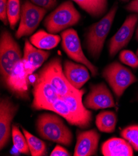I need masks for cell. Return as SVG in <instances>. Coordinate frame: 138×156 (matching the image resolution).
Masks as SVG:
<instances>
[{
  "label": "cell",
  "instance_id": "obj_14",
  "mask_svg": "<svg viewBox=\"0 0 138 156\" xmlns=\"http://www.w3.org/2000/svg\"><path fill=\"white\" fill-rule=\"evenodd\" d=\"M84 104L86 108L94 110L115 106L113 95L103 83L90 86V91L84 100Z\"/></svg>",
  "mask_w": 138,
  "mask_h": 156
},
{
  "label": "cell",
  "instance_id": "obj_33",
  "mask_svg": "<svg viewBox=\"0 0 138 156\" xmlns=\"http://www.w3.org/2000/svg\"><path fill=\"white\" fill-rule=\"evenodd\" d=\"M136 39L137 41H138V28L136 30Z\"/></svg>",
  "mask_w": 138,
  "mask_h": 156
},
{
  "label": "cell",
  "instance_id": "obj_13",
  "mask_svg": "<svg viewBox=\"0 0 138 156\" xmlns=\"http://www.w3.org/2000/svg\"><path fill=\"white\" fill-rule=\"evenodd\" d=\"M138 21V14H130L126 18L116 33L111 38L109 44V55L113 57L130 41Z\"/></svg>",
  "mask_w": 138,
  "mask_h": 156
},
{
  "label": "cell",
  "instance_id": "obj_26",
  "mask_svg": "<svg viewBox=\"0 0 138 156\" xmlns=\"http://www.w3.org/2000/svg\"><path fill=\"white\" fill-rule=\"evenodd\" d=\"M121 137L130 143L134 150L138 151V125L128 126L121 130Z\"/></svg>",
  "mask_w": 138,
  "mask_h": 156
},
{
  "label": "cell",
  "instance_id": "obj_19",
  "mask_svg": "<svg viewBox=\"0 0 138 156\" xmlns=\"http://www.w3.org/2000/svg\"><path fill=\"white\" fill-rule=\"evenodd\" d=\"M61 41L59 36L40 30L31 36L30 42L37 48L44 50L52 49L58 45Z\"/></svg>",
  "mask_w": 138,
  "mask_h": 156
},
{
  "label": "cell",
  "instance_id": "obj_22",
  "mask_svg": "<svg viewBox=\"0 0 138 156\" xmlns=\"http://www.w3.org/2000/svg\"><path fill=\"white\" fill-rule=\"evenodd\" d=\"M50 111L62 116L71 125L78 126V122L71 114L66 103L60 97L52 104Z\"/></svg>",
  "mask_w": 138,
  "mask_h": 156
},
{
  "label": "cell",
  "instance_id": "obj_18",
  "mask_svg": "<svg viewBox=\"0 0 138 156\" xmlns=\"http://www.w3.org/2000/svg\"><path fill=\"white\" fill-rule=\"evenodd\" d=\"M102 154L104 156H132V146L125 139L113 137L107 140L102 146Z\"/></svg>",
  "mask_w": 138,
  "mask_h": 156
},
{
  "label": "cell",
  "instance_id": "obj_16",
  "mask_svg": "<svg viewBox=\"0 0 138 156\" xmlns=\"http://www.w3.org/2000/svg\"><path fill=\"white\" fill-rule=\"evenodd\" d=\"M50 52L37 49L28 40L25 42L22 61L25 69L30 76L40 67L50 55Z\"/></svg>",
  "mask_w": 138,
  "mask_h": 156
},
{
  "label": "cell",
  "instance_id": "obj_25",
  "mask_svg": "<svg viewBox=\"0 0 138 156\" xmlns=\"http://www.w3.org/2000/svg\"><path fill=\"white\" fill-rule=\"evenodd\" d=\"M21 8L19 0H8L7 15L8 23L12 29L16 27L21 18Z\"/></svg>",
  "mask_w": 138,
  "mask_h": 156
},
{
  "label": "cell",
  "instance_id": "obj_30",
  "mask_svg": "<svg viewBox=\"0 0 138 156\" xmlns=\"http://www.w3.org/2000/svg\"><path fill=\"white\" fill-rule=\"evenodd\" d=\"M51 156H69V152L64 147L57 145L50 154Z\"/></svg>",
  "mask_w": 138,
  "mask_h": 156
},
{
  "label": "cell",
  "instance_id": "obj_5",
  "mask_svg": "<svg viewBox=\"0 0 138 156\" xmlns=\"http://www.w3.org/2000/svg\"><path fill=\"white\" fill-rule=\"evenodd\" d=\"M102 76L109 83L117 98L132 84L138 81L133 72L117 62L107 66L102 72Z\"/></svg>",
  "mask_w": 138,
  "mask_h": 156
},
{
  "label": "cell",
  "instance_id": "obj_1",
  "mask_svg": "<svg viewBox=\"0 0 138 156\" xmlns=\"http://www.w3.org/2000/svg\"><path fill=\"white\" fill-rule=\"evenodd\" d=\"M36 129L43 139L70 146L72 142V134L70 129L59 116L43 113L36 121Z\"/></svg>",
  "mask_w": 138,
  "mask_h": 156
},
{
  "label": "cell",
  "instance_id": "obj_28",
  "mask_svg": "<svg viewBox=\"0 0 138 156\" xmlns=\"http://www.w3.org/2000/svg\"><path fill=\"white\" fill-rule=\"evenodd\" d=\"M34 4L46 9H50L57 5V0H30Z\"/></svg>",
  "mask_w": 138,
  "mask_h": 156
},
{
  "label": "cell",
  "instance_id": "obj_29",
  "mask_svg": "<svg viewBox=\"0 0 138 156\" xmlns=\"http://www.w3.org/2000/svg\"><path fill=\"white\" fill-rule=\"evenodd\" d=\"M8 0H0V20L5 24L8 23L7 9Z\"/></svg>",
  "mask_w": 138,
  "mask_h": 156
},
{
  "label": "cell",
  "instance_id": "obj_9",
  "mask_svg": "<svg viewBox=\"0 0 138 156\" xmlns=\"http://www.w3.org/2000/svg\"><path fill=\"white\" fill-rule=\"evenodd\" d=\"M34 100L32 107L35 110H49L59 97L55 89L45 79L37 76L33 85Z\"/></svg>",
  "mask_w": 138,
  "mask_h": 156
},
{
  "label": "cell",
  "instance_id": "obj_3",
  "mask_svg": "<svg viewBox=\"0 0 138 156\" xmlns=\"http://www.w3.org/2000/svg\"><path fill=\"white\" fill-rule=\"evenodd\" d=\"M22 59L19 45L7 30H3L0 38V73L3 83L17 63Z\"/></svg>",
  "mask_w": 138,
  "mask_h": 156
},
{
  "label": "cell",
  "instance_id": "obj_7",
  "mask_svg": "<svg viewBox=\"0 0 138 156\" xmlns=\"http://www.w3.org/2000/svg\"><path fill=\"white\" fill-rule=\"evenodd\" d=\"M47 12V9L25 0L21 6V21L16 33V37L20 39L24 36L31 35Z\"/></svg>",
  "mask_w": 138,
  "mask_h": 156
},
{
  "label": "cell",
  "instance_id": "obj_17",
  "mask_svg": "<svg viewBox=\"0 0 138 156\" xmlns=\"http://www.w3.org/2000/svg\"><path fill=\"white\" fill-rule=\"evenodd\" d=\"M63 71L68 81L76 89H80L90 79V74L86 66L69 60L65 62Z\"/></svg>",
  "mask_w": 138,
  "mask_h": 156
},
{
  "label": "cell",
  "instance_id": "obj_23",
  "mask_svg": "<svg viewBox=\"0 0 138 156\" xmlns=\"http://www.w3.org/2000/svg\"><path fill=\"white\" fill-rule=\"evenodd\" d=\"M79 6L93 17H99L106 11L97 0H73Z\"/></svg>",
  "mask_w": 138,
  "mask_h": 156
},
{
  "label": "cell",
  "instance_id": "obj_27",
  "mask_svg": "<svg viewBox=\"0 0 138 156\" xmlns=\"http://www.w3.org/2000/svg\"><path fill=\"white\" fill-rule=\"evenodd\" d=\"M122 63L133 68H138V56L130 50L122 51L119 56Z\"/></svg>",
  "mask_w": 138,
  "mask_h": 156
},
{
  "label": "cell",
  "instance_id": "obj_2",
  "mask_svg": "<svg viewBox=\"0 0 138 156\" xmlns=\"http://www.w3.org/2000/svg\"><path fill=\"white\" fill-rule=\"evenodd\" d=\"M118 6L116 3L103 18L89 27L86 34V44L87 50L92 57L97 59L100 57L115 17Z\"/></svg>",
  "mask_w": 138,
  "mask_h": 156
},
{
  "label": "cell",
  "instance_id": "obj_11",
  "mask_svg": "<svg viewBox=\"0 0 138 156\" xmlns=\"http://www.w3.org/2000/svg\"><path fill=\"white\" fill-rule=\"evenodd\" d=\"M85 93V90H78L69 95L60 97L67 104L71 114L78 122V127L85 129L90 126L93 115L87 110L82 103V98Z\"/></svg>",
  "mask_w": 138,
  "mask_h": 156
},
{
  "label": "cell",
  "instance_id": "obj_24",
  "mask_svg": "<svg viewBox=\"0 0 138 156\" xmlns=\"http://www.w3.org/2000/svg\"><path fill=\"white\" fill-rule=\"evenodd\" d=\"M11 136L14 146L19 152L27 155L30 153L25 136L21 133L19 128L15 124L12 126Z\"/></svg>",
  "mask_w": 138,
  "mask_h": 156
},
{
  "label": "cell",
  "instance_id": "obj_31",
  "mask_svg": "<svg viewBox=\"0 0 138 156\" xmlns=\"http://www.w3.org/2000/svg\"><path fill=\"white\" fill-rule=\"evenodd\" d=\"M126 9L128 11L138 13V0H133L126 6Z\"/></svg>",
  "mask_w": 138,
  "mask_h": 156
},
{
  "label": "cell",
  "instance_id": "obj_34",
  "mask_svg": "<svg viewBox=\"0 0 138 156\" xmlns=\"http://www.w3.org/2000/svg\"><path fill=\"white\" fill-rule=\"evenodd\" d=\"M122 2H128V0H121Z\"/></svg>",
  "mask_w": 138,
  "mask_h": 156
},
{
  "label": "cell",
  "instance_id": "obj_32",
  "mask_svg": "<svg viewBox=\"0 0 138 156\" xmlns=\"http://www.w3.org/2000/svg\"><path fill=\"white\" fill-rule=\"evenodd\" d=\"M98 2L105 9L106 8L107 5V0H97Z\"/></svg>",
  "mask_w": 138,
  "mask_h": 156
},
{
  "label": "cell",
  "instance_id": "obj_21",
  "mask_svg": "<svg viewBox=\"0 0 138 156\" xmlns=\"http://www.w3.org/2000/svg\"><path fill=\"white\" fill-rule=\"evenodd\" d=\"M22 131L26 137L27 141L30 149V154L32 156H43L47 154V147L45 143L30 134L25 129L22 128Z\"/></svg>",
  "mask_w": 138,
  "mask_h": 156
},
{
  "label": "cell",
  "instance_id": "obj_6",
  "mask_svg": "<svg viewBox=\"0 0 138 156\" xmlns=\"http://www.w3.org/2000/svg\"><path fill=\"white\" fill-rule=\"evenodd\" d=\"M39 76L48 82L57 91L59 97H64L77 91L72 87L64 73L61 59L58 57L52 59L38 73Z\"/></svg>",
  "mask_w": 138,
  "mask_h": 156
},
{
  "label": "cell",
  "instance_id": "obj_10",
  "mask_svg": "<svg viewBox=\"0 0 138 156\" xmlns=\"http://www.w3.org/2000/svg\"><path fill=\"white\" fill-rule=\"evenodd\" d=\"M29 75L27 73L22 59L16 64L12 71L4 83V85L18 98L27 100L29 96L28 79Z\"/></svg>",
  "mask_w": 138,
  "mask_h": 156
},
{
  "label": "cell",
  "instance_id": "obj_35",
  "mask_svg": "<svg viewBox=\"0 0 138 156\" xmlns=\"http://www.w3.org/2000/svg\"><path fill=\"white\" fill-rule=\"evenodd\" d=\"M136 55L138 56V49H137V51H136Z\"/></svg>",
  "mask_w": 138,
  "mask_h": 156
},
{
  "label": "cell",
  "instance_id": "obj_8",
  "mask_svg": "<svg viewBox=\"0 0 138 156\" xmlns=\"http://www.w3.org/2000/svg\"><path fill=\"white\" fill-rule=\"evenodd\" d=\"M61 39L62 48L66 54L73 60L86 66L93 76H96L98 69L85 56L77 32L73 29H66L61 33Z\"/></svg>",
  "mask_w": 138,
  "mask_h": 156
},
{
  "label": "cell",
  "instance_id": "obj_4",
  "mask_svg": "<svg viewBox=\"0 0 138 156\" xmlns=\"http://www.w3.org/2000/svg\"><path fill=\"white\" fill-rule=\"evenodd\" d=\"M81 14L70 1L61 4L44 21V26L51 34L58 33L78 24Z\"/></svg>",
  "mask_w": 138,
  "mask_h": 156
},
{
  "label": "cell",
  "instance_id": "obj_15",
  "mask_svg": "<svg viewBox=\"0 0 138 156\" xmlns=\"http://www.w3.org/2000/svg\"><path fill=\"white\" fill-rule=\"evenodd\" d=\"M100 134L96 129L77 133L74 156H90L97 154Z\"/></svg>",
  "mask_w": 138,
  "mask_h": 156
},
{
  "label": "cell",
  "instance_id": "obj_20",
  "mask_svg": "<svg viewBox=\"0 0 138 156\" xmlns=\"http://www.w3.org/2000/svg\"><path fill=\"white\" fill-rule=\"evenodd\" d=\"M116 122V115L112 111L102 112L96 116V126L100 131L103 133H111L114 132Z\"/></svg>",
  "mask_w": 138,
  "mask_h": 156
},
{
  "label": "cell",
  "instance_id": "obj_12",
  "mask_svg": "<svg viewBox=\"0 0 138 156\" xmlns=\"http://www.w3.org/2000/svg\"><path fill=\"white\" fill-rule=\"evenodd\" d=\"M18 105L10 98L4 97L0 101V149L9 142L12 135V121L18 111Z\"/></svg>",
  "mask_w": 138,
  "mask_h": 156
}]
</instances>
